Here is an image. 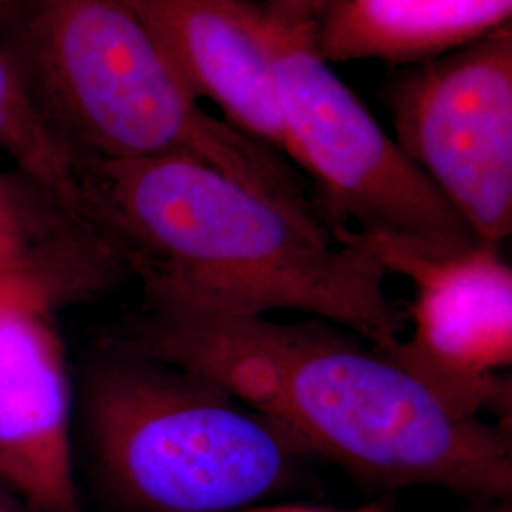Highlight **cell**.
<instances>
[{
	"mask_svg": "<svg viewBox=\"0 0 512 512\" xmlns=\"http://www.w3.org/2000/svg\"><path fill=\"white\" fill-rule=\"evenodd\" d=\"M348 234L416 293L412 334L385 357L461 416L490 410L511 420V380L503 370L512 365V268L499 245L478 241L456 253H429L399 239Z\"/></svg>",
	"mask_w": 512,
	"mask_h": 512,
	"instance_id": "obj_7",
	"label": "cell"
},
{
	"mask_svg": "<svg viewBox=\"0 0 512 512\" xmlns=\"http://www.w3.org/2000/svg\"><path fill=\"white\" fill-rule=\"evenodd\" d=\"M395 141L478 238L512 232V23L408 65L387 88Z\"/></svg>",
	"mask_w": 512,
	"mask_h": 512,
	"instance_id": "obj_6",
	"label": "cell"
},
{
	"mask_svg": "<svg viewBox=\"0 0 512 512\" xmlns=\"http://www.w3.org/2000/svg\"><path fill=\"white\" fill-rule=\"evenodd\" d=\"M351 334L145 291L116 342L219 382L366 484L440 488L471 503L512 497L511 423L461 416Z\"/></svg>",
	"mask_w": 512,
	"mask_h": 512,
	"instance_id": "obj_1",
	"label": "cell"
},
{
	"mask_svg": "<svg viewBox=\"0 0 512 512\" xmlns=\"http://www.w3.org/2000/svg\"><path fill=\"white\" fill-rule=\"evenodd\" d=\"M395 501L393 497H378L374 501H368L365 505L353 507V509H329V507H313V505H256L251 509L241 512H393Z\"/></svg>",
	"mask_w": 512,
	"mask_h": 512,
	"instance_id": "obj_15",
	"label": "cell"
},
{
	"mask_svg": "<svg viewBox=\"0 0 512 512\" xmlns=\"http://www.w3.org/2000/svg\"><path fill=\"white\" fill-rule=\"evenodd\" d=\"M93 459L129 512H241L293 486L310 452L219 382L116 340L84 385Z\"/></svg>",
	"mask_w": 512,
	"mask_h": 512,
	"instance_id": "obj_4",
	"label": "cell"
},
{
	"mask_svg": "<svg viewBox=\"0 0 512 512\" xmlns=\"http://www.w3.org/2000/svg\"><path fill=\"white\" fill-rule=\"evenodd\" d=\"M0 152L59 215L86 224L78 158L55 133L31 97L6 48L0 44Z\"/></svg>",
	"mask_w": 512,
	"mask_h": 512,
	"instance_id": "obj_11",
	"label": "cell"
},
{
	"mask_svg": "<svg viewBox=\"0 0 512 512\" xmlns=\"http://www.w3.org/2000/svg\"><path fill=\"white\" fill-rule=\"evenodd\" d=\"M512 21V0H327L311 29L327 63L416 65Z\"/></svg>",
	"mask_w": 512,
	"mask_h": 512,
	"instance_id": "obj_10",
	"label": "cell"
},
{
	"mask_svg": "<svg viewBox=\"0 0 512 512\" xmlns=\"http://www.w3.org/2000/svg\"><path fill=\"white\" fill-rule=\"evenodd\" d=\"M274 48L283 156L315 186L313 202L330 232L348 228L429 253L482 241L315 52L311 29L274 19Z\"/></svg>",
	"mask_w": 512,
	"mask_h": 512,
	"instance_id": "obj_5",
	"label": "cell"
},
{
	"mask_svg": "<svg viewBox=\"0 0 512 512\" xmlns=\"http://www.w3.org/2000/svg\"><path fill=\"white\" fill-rule=\"evenodd\" d=\"M270 16L289 29H313L327 0H262Z\"/></svg>",
	"mask_w": 512,
	"mask_h": 512,
	"instance_id": "obj_14",
	"label": "cell"
},
{
	"mask_svg": "<svg viewBox=\"0 0 512 512\" xmlns=\"http://www.w3.org/2000/svg\"><path fill=\"white\" fill-rule=\"evenodd\" d=\"M84 213L143 291L219 310L308 313L387 353L403 315L387 272L346 228L296 215L188 156H78Z\"/></svg>",
	"mask_w": 512,
	"mask_h": 512,
	"instance_id": "obj_2",
	"label": "cell"
},
{
	"mask_svg": "<svg viewBox=\"0 0 512 512\" xmlns=\"http://www.w3.org/2000/svg\"><path fill=\"white\" fill-rule=\"evenodd\" d=\"M0 44L76 158L188 156L323 220L285 156L194 99L129 0H0Z\"/></svg>",
	"mask_w": 512,
	"mask_h": 512,
	"instance_id": "obj_3",
	"label": "cell"
},
{
	"mask_svg": "<svg viewBox=\"0 0 512 512\" xmlns=\"http://www.w3.org/2000/svg\"><path fill=\"white\" fill-rule=\"evenodd\" d=\"M0 512H44L25 503L23 499H19L18 495L12 494L10 490H6L4 486H0Z\"/></svg>",
	"mask_w": 512,
	"mask_h": 512,
	"instance_id": "obj_16",
	"label": "cell"
},
{
	"mask_svg": "<svg viewBox=\"0 0 512 512\" xmlns=\"http://www.w3.org/2000/svg\"><path fill=\"white\" fill-rule=\"evenodd\" d=\"M57 300L0 313V486L44 512H80L71 384Z\"/></svg>",
	"mask_w": 512,
	"mask_h": 512,
	"instance_id": "obj_8",
	"label": "cell"
},
{
	"mask_svg": "<svg viewBox=\"0 0 512 512\" xmlns=\"http://www.w3.org/2000/svg\"><path fill=\"white\" fill-rule=\"evenodd\" d=\"M40 260L31 247L25 215L0 179V270Z\"/></svg>",
	"mask_w": 512,
	"mask_h": 512,
	"instance_id": "obj_13",
	"label": "cell"
},
{
	"mask_svg": "<svg viewBox=\"0 0 512 512\" xmlns=\"http://www.w3.org/2000/svg\"><path fill=\"white\" fill-rule=\"evenodd\" d=\"M122 268L109 251L74 256L55 264L42 260L0 270V313L21 304L67 293H93L107 285Z\"/></svg>",
	"mask_w": 512,
	"mask_h": 512,
	"instance_id": "obj_12",
	"label": "cell"
},
{
	"mask_svg": "<svg viewBox=\"0 0 512 512\" xmlns=\"http://www.w3.org/2000/svg\"><path fill=\"white\" fill-rule=\"evenodd\" d=\"M188 92L283 156L274 18L262 0H129Z\"/></svg>",
	"mask_w": 512,
	"mask_h": 512,
	"instance_id": "obj_9",
	"label": "cell"
},
{
	"mask_svg": "<svg viewBox=\"0 0 512 512\" xmlns=\"http://www.w3.org/2000/svg\"><path fill=\"white\" fill-rule=\"evenodd\" d=\"M467 512H512V497L475 501L473 507Z\"/></svg>",
	"mask_w": 512,
	"mask_h": 512,
	"instance_id": "obj_17",
	"label": "cell"
}]
</instances>
